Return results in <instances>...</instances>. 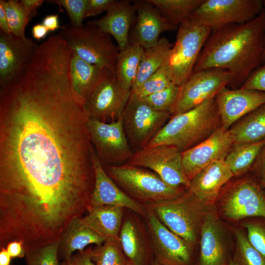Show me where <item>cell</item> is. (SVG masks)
<instances>
[{"mask_svg":"<svg viewBox=\"0 0 265 265\" xmlns=\"http://www.w3.org/2000/svg\"><path fill=\"white\" fill-rule=\"evenodd\" d=\"M265 49V7L243 24H230L212 31L193 72L210 68L229 72L230 85H241L263 64Z\"/></svg>","mask_w":265,"mask_h":265,"instance_id":"cell-2","label":"cell"},{"mask_svg":"<svg viewBox=\"0 0 265 265\" xmlns=\"http://www.w3.org/2000/svg\"><path fill=\"white\" fill-rule=\"evenodd\" d=\"M59 239L47 245L26 251V265H59Z\"/></svg>","mask_w":265,"mask_h":265,"instance_id":"cell-37","label":"cell"},{"mask_svg":"<svg viewBox=\"0 0 265 265\" xmlns=\"http://www.w3.org/2000/svg\"><path fill=\"white\" fill-rule=\"evenodd\" d=\"M234 177L224 159L209 164L190 181L189 191L200 201L214 205L222 189Z\"/></svg>","mask_w":265,"mask_h":265,"instance_id":"cell-23","label":"cell"},{"mask_svg":"<svg viewBox=\"0 0 265 265\" xmlns=\"http://www.w3.org/2000/svg\"><path fill=\"white\" fill-rule=\"evenodd\" d=\"M240 223L249 242L265 258V218H249Z\"/></svg>","mask_w":265,"mask_h":265,"instance_id":"cell-38","label":"cell"},{"mask_svg":"<svg viewBox=\"0 0 265 265\" xmlns=\"http://www.w3.org/2000/svg\"><path fill=\"white\" fill-rule=\"evenodd\" d=\"M146 207L168 229L198 249L202 227L214 205L201 202L187 189L174 198Z\"/></svg>","mask_w":265,"mask_h":265,"instance_id":"cell-4","label":"cell"},{"mask_svg":"<svg viewBox=\"0 0 265 265\" xmlns=\"http://www.w3.org/2000/svg\"><path fill=\"white\" fill-rule=\"evenodd\" d=\"M119 238L132 265H151L155 259L145 218L125 209Z\"/></svg>","mask_w":265,"mask_h":265,"instance_id":"cell-17","label":"cell"},{"mask_svg":"<svg viewBox=\"0 0 265 265\" xmlns=\"http://www.w3.org/2000/svg\"><path fill=\"white\" fill-rule=\"evenodd\" d=\"M227 265H237L232 260L229 264Z\"/></svg>","mask_w":265,"mask_h":265,"instance_id":"cell-55","label":"cell"},{"mask_svg":"<svg viewBox=\"0 0 265 265\" xmlns=\"http://www.w3.org/2000/svg\"><path fill=\"white\" fill-rule=\"evenodd\" d=\"M131 94V91L123 88L110 72L84 104L87 118L105 123L117 121L122 117Z\"/></svg>","mask_w":265,"mask_h":265,"instance_id":"cell-16","label":"cell"},{"mask_svg":"<svg viewBox=\"0 0 265 265\" xmlns=\"http://www.w3.org/2000/svg\"><path fill=\"white\" fill-rule=\"evenodd\" d=\"M114 0H87L85 17L95 16L107 10Z\"/></svg>","mask_w":265,"mask_h":265,"instance_id":"cell-42","label":"cell"},{"mask_svg":"<svg viewBox=\"0 0 265 265\" xmlns=\"http://www.w3.org/2000/svg\"><path fill=\"white\" fill-rule=\"evenodd\" d=\"M5 248L11 258H23L25 256L26 252L21 241H11Z\"/></svg>","mask_w":265,"mask_h":265,"instance_id":"cell-46","label":"cell"},{"mask_svg":"<svg viewBox=\"0 0 265 265\" xmlns=\"http://www.w3.org/2000/svg\"><path fill=\"white\" fill-rule=\"evenodd\" d=\"M151 265H161L159 264L156 261L154 260Z\"/></svg>","mask_w":265,"mask_h":265,"instance_id":"cell-54","label":"cell"},{"mask_svg":"<svg viewBox=\"0 0 265 265\" xmlns=\"http://www.w3.org/2000/svg\"><path fill=\"white\" fill-rule=\"evenodd\" d=\"M264 7H265V0H264ZM262 62H263V64L265 63V51H264V54L263 55Z\"/></svg>","mask_w":265,"mask_h":265,"instance_id":"cell-53","label":"cell"},{"mask_svg":"<svg viewBox=\"0 0 265 265\" xmlns=\"http://www.w3.org/2000/svg\"><path fill=\"white\" fill-rule=\"evenodd\" d=\"M265 145V139L233 145L224 160L234 177H240L251 170Z\"/></svg>","mask_w":265,"mask_h":265,"instance_id":"cell-31","label":"cell"},{"mask_svg":"<svg viewBox=\"0 0 265 265\" xmlns=\"http://www.w3.org/2000/svg\"><path fill=\"white\" fill-rule=\"evenodd\" d=\"M240 87L265 92V63L256 69Z\"/></svg>","mask_w":265,"mask_h":265,"instance_id":"cell-41","label":"cell"},{"mask_svg":"<svg viewBox=\"0 0 265 265\" xmlns=\"http://www.w3.org/2000/svg\"><path fill=\"white\" fill-rule=\"evenodd\" d=\"M69 71L73 94L82 106L98 84L111 72L106 68L85 61L72 51Z\"/></svg>","mask_w":265,"mask_h":265,"instance_id":"cell-25","label":"cell"},{"mask_svg":"<svg viewBox=\"0 0 265 265\" xmlns=\"http://www.w3.org/2000/svg\"><path fill=\"white\" fill-rule=\"evenodd\" d=\"M93 164L95 184L90 199V208L110 206L130 209L144 218L147 213L146 206L129 197L107 174L101 164L93 148Z\"/></svg>","mask_w":265,"mask_h":265,"instance_id":"cell-21","label":"cell"},{"mask_svg":"<svg viewBox=\"0 0 265 265\" xmlns=\"http://www.w3.org/2000/svg\"><path fill=\"white\" fill-rule=\"evenodd\" d=\"M179 91V86L171 83L166 88L142 99L157 111H170L175 104Z\"/></svg>","mask_w":265,"mask_h":265,"instance_id":"cell-39","label":"cell"},{"mask_svg":"<svg viewBox=\"0 0 265 265\" xmlns=\"http://www.w3.org/2000/svg\"><path fill=\"white\" fill-rule=\"evenodd\" d=\"M231 180L214 205L218 216L234 224L249 218H265V193L260 182L253 176Z\"/></svg>","mask_w":265,"mask_h":265,"instance_id":"cell-6","label":"cell"},{"mask_svg":"<svg viewBox=\"0 0 265 265\" xmlns=\"http://www.w3.org/2000/svg\"><path fill=\"white\" fill-rule=\"evenodd\" d=\"M172 83L169 70L165 62L136 91L131 93L142 99L166 88Z\"/></svg>","mask_w":265,"mask_h":265,"instance_id":"cell-36","label":"cell"},{"mask_svg":"<svg viewBox=\"0 0 265 265\" xmlns=\"http://www.w3.org/2000/svg\"><path fill=\"white\" fill-rule=\"evenodd\" d=\"M182 152L177 147L160 145L133 153L127 162L148 169L167 184L188 188L189 180L183 169Z\"/></svg>","mask_w":265,"mask_h":265,"instance_id":"cell-15","label":"cell"},{"mask_svg":"<svg viewBox=\"0 0 265 265\" xmlns=\"http://www.w3.org/2000/svg\"><path fill=\"white\" fill-rule=\"evenodd\" d=\"M234 238L233 261L237 265H265V258L249 242L242 226H231Z\"/></svg>","mask_w":265,"mask_h":265,"instance_id":"cell-33","label":"cell"},{"mask_svg":"<svg viewBox=\"0 0 265 265\" xmlns=\"http://www.w3.org/2000/svg\"><path fill=\"white\" fill-rule=\"evenodd\" d=\"M38 46L30 38L23 39L0 31V89L20 74L31 60Z\"/></svg>","mask_w":265,"mask_h":265,"instance_id":"cell-19","label":"cell"},{"mask_svg":"<svg viewBox=\"0 0 265 265\" xmlns=\"http://www.w3.org/2000/svg\"><path fill=\"white\" fill-rule=\"evenodd\" d=\"M125 208L103 206L91 208L88 214L80 218L85 226L108 238H119Z\"/></svg>","mask_w":265,"mask_h":265,"instance_id":"cell-27","label":"cell"},{"mask_svg":"<svg viewBox=\"0 0 265 265\" xmlns=\"http://www.w3.org/2000/svg\"><path fill=\"white\" fill-rule=\"evenodd\" d=\"M212 29L188 18L178 27L166 64L173 83L181 86L191 76Z\"/></svg>","mask_w":265,"mask_h":265,"instance_id":"cell-8","label":"cell"},{"mask_svg":"<svg viewBox=\"0 0 265 265\" xmlns=\"http://www.w3.org/2000/svg\"><path fill=\"white\" fill-rule=\"evenodd\" d=\"M172 25L179 26L188 19L204 0H148Z\"/></svg>","mask_w":265,"mask_h":265,"instance_id":"cell-32","label":"cell"},{"mask_svg":"<svg viewBox=\"0 0 265 265\" xmlns=\"http://www.w3.org/2000/svg\"><path fill=\"white\" fill-rule=\"evenodd\" d=\"M42 24L49 31H53L61 27L59 26L57 14H52L46 16L43 19Z\"/></svg>","mask_w":265,"mask_h":265,"instance_id":"cell-47","label":"cell"},{"mask_svg":"<svg viewBox=\"0 0 265 265\" xmlns=\"http://www.w3.org/2000/svg\"><path fill=\"white\" fill-rule=\"evenodd\" d=\"M231 74L225 70L210 68L193 72L181 86L177 100L170 109L171 116L188 111L214 98L230 85Z\"/></svg>","mask_w":265,"mask_h":265,"instance_id":"cell-12","label":"cell"},{"mask_svg":"<svg viewBox=\"0 0 265 265\" xmlns=\"http://www.w3.org/2000/svg\"><path fill=\"white\" fill-rule=\"evenodd\" d=\"M136 10L133 4L128 0H114L106 14L98 20L86 24L94 26L110 34L117 42L120 51L130 45L129 32L136 21Z\"/></svg>","mask_w":265,"mask_h":265,"instance_id":"cell-24","label":"cell"},{"mask_svg":"<svg viewBox=\"0 0 265 265\" xmlns=\"http://www.w3.org/2000/svg\"><path fill=\"white\" fill-rule=\"evenodd\" d=\"M70 56L37 51L0 89V195L49 212L89 201L93 147L74 97Z\"/></svg>","mask_w":265,"mask_h":265,"instance_id":"cell-1","label":"cell"},{"mask_svg":"<svg viewBox=\"0 0 265 265\" xmlns=\"http://www.w3.org/2000/svg\"><path fill=\"white\" fill-rule=\"evenodd\" d=\"M61 265H74L73 262H72L71 260L70 259L68 261H64L62 262V263L61 264Z\"/></svg>","mask_w":265,"mask_h":265,"instance_id":"cell-52","label":"cell"},{"mask_svg":"<svg viewBox=\"0 0 265 265\" xmlns=\"http://www.w3.org/2000/svg\"><path fill=\"white\" fill-rule=\"evenodd\" d=\"M252 176L259 181L265 175V145L261 151L251 170Z\"/></svg>","mask_w":265,"mask_h":265,"instance_id":"cell-44","label":"cell"},{"mask_svg":"<svg viewBox=\"0 0 265 265\" xmlns=\"http://www.w3.org/2000/svg\"><path fill=\"white\" fill-rule=\"evenodd\" d=\"M49 2L57 4L66 10L70 23L74 27L82 26L85 17L87 0H55Z\"/></svg>","mask_w":265,"mask_h":265,"instance_id":"cell-40","label":"cell"},{"mask_svg":"<svg viewBox=\"0 0 265 265\" xmlns=\"http://www.w3.org/2000/svg\"><path fill=\"white\" fill-rule=\"evenodd\" d=\"M0 265H10L11 257L5 248L0 249Z\"/></svg>","mask_w":265,"mask_h":265,"instance_id":"cell-50","label":"cell"},{"mask_svg":"<svg viewBox=\"0 0 265 265\" xmlns=\"http://www.w3.org/2000/svg\"><path fill=\"white\" fill-rule=\"evenodd\" d=\"M147 209L145 220L155 260L161 265H198L199 250L171 231Z\"/></svg>","mask_w":265,"mask_h":265,"instance_id":"cell-13","label":"cell"},{"mask_svg":"<svg viewBox=\"0 0 265 265\" xmlns=\"http://www.w3.org/2000/svg\"><path fill=\"white\" fill-rule=\"evenodd\" d=\"M234 144L253 143L265 139V104L247 114L229 129Z\"/></svg>","mask_w":265,"mask_h":265,"instance_id":"cell-28","label":"cell"},{"mask_svg":"<svg viewBox=\"0 0 265 265\" xmlns=\"http://www.w3.org/2000/svg\"><path fill=\"white\" fill-rule=\"evenodd\" d=\"M264 8L262 0H204L189 18L213 30L227 25L248 22Z\"/></svg>","mask_w":265,"mask_h":265,"instance_id":"cell-11","label":"cell"},{"mask_svg":"<svg viewBox=\"0 0 265 265\" xmlns=\"http://www.w3.org/2000/svg\"><path fill=\"white\" fill-rule=\"evenodd\" d=\"M92 248L89 246L73 255L70 259L74 265H95L91 259Z\"/></svg>","mask_w":265,"mask_h":265,"instance_id":"cell-43","label":"cell"},{"mask_svg":"<svg viewBox=\"0 0 265 265\" xmlns=\"http://www.w3.org/2000/svg\"><path fill=\"white\" fill-rule=\"evenodd\" d=\"M80 218L73 220L60 236L59 260H69L75 251H82L91 244L101 245L108 238L84 225Z\"/></svg>","mask_w":265,"mask_h":265,"instance_id":"cell-26","label":"cell"},{"mask_svg":"<svg viewBox=\"0 0 265 265\" xmlns=\"http://www.w3.org/2000/svg\"><path fill=\"white\" fill-rule=\"evenodd\" d=\"M49 31L42 24L34 25L31 29L33 37L38 41L46 37Z\"/></svg>","mask_w":265,"mask_h":265,"instance_id":"cell-48","label":"cell"},{"mask_svg":"<svg viewBox=\"0 0 265 265\" xmlns=\"http://www.w3.org/2000/svg\"><path fill=\"white\" fill-rule=\"evenodd\" d=\"M258 181L260 182V184H261V186H262V188H263V190H264V192L265 193V175Z\"/></svg>","mask_w":265,"mask_h":265,"instance_id":"cell-51","label":"cell"},{"mask_svg":"<svg viewBox=\"0 0 265 265\" xmlns=\"http://www.w3.org/2000/svg\"><path fill=\"white\" fill-rule=\"evenodd\" d=\"M172 44L165 37L159 38L154 46L144 49L138 73L131 92L136 91L165 62Z\"/></svg>","mask_w":265,"mask_h":265,"instance_id":"cell-29","label":"cell"},{"mask_svg":"<svg viewBox=\"0 0 265 265\" xmlns=\"http://www.w3.org/2000/svg\"><path fill=\"white\" fill-rule=\"evenodd\" d=\"M91 259L95 265H132L125 254L119 238H108L92 248Z\"/></svg>","mask_w":265,"mask_h":265,"instance_id":"cell-34","label":"cell"},{"mask_svg":"<svg viewBox=\"0 0 265 265\" xmlns=\"http://www.w3.org/2000/svg\"><path fill=\"white\" fill-rule=\"evenodd\" d=\"M133 4L137 16L130 43L148 49L158 43L162 32L176 29L148 0H134Z\"/></svg>","mask_w":265,"mask_h":265,"instance_id":"cell-22","label":"cell"},{"mask_svg":"<svg viewBox=\"0 0 265 265\" xmlns=\"http://www.w3.org/2000/svg\"><path fill=\"white\" fill-rule=\"evenodd\" d=\"M86 125L92 145L104 167L130 160L133 152L124 129L122 116L110 123L87 119Z\"/></svg>","mask_w":265,"mask_h":265,"instance_id":"cell-10","label":"cell"},{"mask_svg":"<svg viewBox=\"0 0 265 265\" xmlns=\"http://www.w3.org/2000/svg\"><path fill=\"white\" fill-rule=\"evenodd\" d=\"M234 144L229 130L221 127L197 145L182 152L183 169L188 179L190 181L213 161L224 159Z\"/></svg>","mask_w":265,"mask_h":265,"instance_id":"cell-18","label":"cell"},{"mask_svg":"<svg viewBox=\"0 0 265 265\" xmlns=\"http://www.w3.org/2000/svg\"><path fill=\"white\" fill-rule=\"evenodd\" d=\"M22 6L26 10L30 20L37 14V9L44 3V0H21Z\"/></svg>","mask_w":265,"mask_h":265,"instance_id":"cell-45","label":"cell"},{"mask_svg":"<svg viewBox=\"0 0 265 265\" xmlns=\"http://www.w3.org/2000/svg\"><path fill=\"white\" fill-rule=\"evenodd\" d=\"M0 30L1 32L10 34V30L9 27L8 21L5 12V10L1 1L0 0Z\"/></svg>","mask_w":265,"mask_h":265,"instance_id":"cell-49","label":"cell"},{"mask_svg":"<svg viewBox=\"0 0 265 265\" xmlns=\"http://www.w3.org/2000/svg\"><path fill=\"white\" fill-rule=\"evenodd\" d=\"M221 127L229 130L236 122L265 104V92L225 87L215 96Z\"/></svg>","mask_w":265,"mask_h":265,"instance_id":"cell-20","label":"cell"},{"mask_svg":"<svg viewBox=\"0 0 265 265\" xmlns=\"http://www.w3.org/2000/svg\"><path fill=\"white\" fill-rule=\"evenodd\" d=\"M234 246L231 226L218 216L214 207L201 230L198 265H227L233 260Z\"/></svg>","mask_w":265,"mask_h":265,"instance_id":"cell-14","label":"cell"},{"mask_svg":"<svg viewBox=\"0 0 265 265\" xmlns=\"http://www.w3.org/2000/svg\"><path fill=\"white\" fill-rule=\"evenodd\" d=\"M104 168L129 197L145 206L174 198L188 189L171 186L152 171L129 163Z\"/></svg>","mask_w":265,"mask_h":265,"instance_id":"cell-5","label":"cell"},{"mask_svg":"<svg viewBox=\"0 0 265 265\" xmlns=\"http://www.w3.org/2000/svg\"><path fill=\"white\" fill-rule=\"evenodd\" d=\"M169 111H157L133 93L122 114L124 129L133 153L144 148L171 117Z\"/></svg>","mask_w":265,"mask_h":265,"instance_id":"cell-9","label":"cell"},{"mask_svg":"<svg viewBox=\"0 0 265 265\" xmlns=\"http://www.w3.org/2000/svg\"><path fill=\"white\" fill-rule=\"evenodd\" d=\"M144 49L136 43H130L120 51L115 64L114 76L125 89L131 91L138 73Z\"/></svg>","mask_w":265,"mask_h":265,"instance_id":"cell-30","label":"cell"},{"mask_svg":"<svg viewBox=\"0 0 265 265\" xmlns=\"http://www.w3.org/2000/svg\"><path fill=\"white\" fill-rule=\"evenodd\" d=\"M61 28L58 35L80 58L114 74L120 50L113 42L110 34L87 24L80 27L66 25Z\"/></svg>","mask_w":265,"mask_h":265,"instance_id":"cell-7","label":"cell"},{"mask_svg":"<svg viewBox=\"0 0 265 265\" xmlns=\"http://www.w3.org/2000/svg\"><path fill=\"white\" fill-rule=\"evenodd\" d=\"M215 98L186 112L171 116L145 148L175 146L182 152L197 145L221 127Z\"/></svg>","mask_w":265,"mask_h":265,"instance_id":"cell-3","label":"cell"},{"mask_svg":"<svg viewBox=\"0 0 265 265\" xmlns=\"http://www.w3.org/2000/svg\"><path fill=\"white\" fill-rule=\"evenodd\" d=\"M0 1L5 10L11 33L23 39H27L25 29L30 20L20 1L17 0Z\"/></svg>","mask_w":265,"mask_h":265,"instance_id":"cell-35","label":"cell"}]
</instances>
